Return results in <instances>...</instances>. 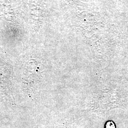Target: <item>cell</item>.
I'll return each instance as SVG.
<instances>
[{
	"label": "cell",
	"mask_w": 128,
	"mask_h": 128,
	"mask_svg": "<svg viewBox=\"0 0 128 128\" xmlns=\"http://www.w3.org/2000/svg\"><path fill=\"white\" fill-rule=\"evenodd\" d=\"M105 128H115V125L112 122H108L105 124Z\"/></svg>",
	"instance_id": "6da1fadb"
}]
</instances>
